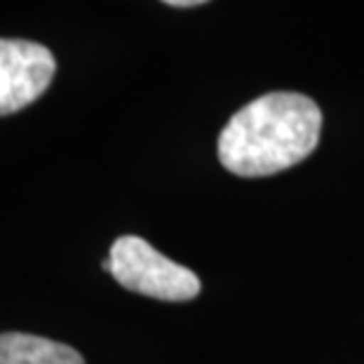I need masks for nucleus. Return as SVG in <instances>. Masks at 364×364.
<instances>
[{"label":"nucleus","mask_w":364,"mask_h":364,"mask_svg":"<svg viewBox=\"0 0 364 364\" xmlns=\"http://www.w3.org/2000/svg\"><path fill=\"white\" fill-rule=\"evenodd\" d=\"M322 111L311 97L270 92L228 120L219 160L235 176H270L306 160L320 141Z\"/></svg>","instance_id":"obj_1"},{"label":"nucleus","mask_w":364,"mask_h":364,"mask_svg":"<svg viewBox=\"0 0 364 364\" xmlns=\"http://www.w3.org/2000/svg\"><path fill=\"white\" fill-rule=\"evenodd\" d=\"M54 71L57 61L45 45L0 38V118L17 113L43 97Z\"/></svg>","instance_id":"obj_3"},{"label":"nucleus","mask_w":364,"mask_h":364,"mask_svg":"<svg viewBox=\"0 0 364 364\" xmlns=\"http://www.w3.org/2000/svg\"><path fill=\"white\" fill-rule=\"evenodd\" d=\"M162 3L172 5V7H196V5L207 3V0H162Z\"/></svg>","instance_id":"obj_5"},{"label":"nucleus","mask_w":364,"mask_h":364,"mask_svg":"<svg viewBox=\"0 0 364 364\" xmlns=\"http://www.w3.org/2000/svg\"><path fill=\"white\" fill-rule=\"evenodd\" d=\"M0 364H85V360L66 343L7 331L0 334Z\"/></svg>","instance_id":"obj_4"},{"label":"nucleus","mask_w":364,"mask_h":364,"mask_svg":"<svg viewBox=\"0 0 364 364\" xmlns=\"http://www.w3.org/2000/svg\"><path fill=\"white\" fill-rule=\"evenodd\" d=\"M111 275L125 289L158 301H191L200 294V277L151 247L144 237L122 235L111 247Z\"/></svg>","instance_id":"obj_2"}]
</instances>
